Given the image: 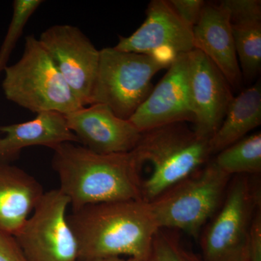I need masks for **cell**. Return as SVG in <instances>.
<instances>
[{
  "instance_id": "cell-1",
  "label": "cell",
  "mask_w": 261,
  "mask_h": 261,
  "mask_svg": "<svg viewBox=\"0 0 261 261\" xmlns=\"http://www.w3.org/2000/svg\"><path fill=\"white\" fill-rule=\"evenodd\" d=\"M80 261L128 255L147 261L159 231L149 202L116 201L84 206L67 216Z\"/></svg>"
},
{
  "instance_id": "cell-2",
  "label": "cell",
  "mask_w": 261,
  "mask_h": 261,
  "mask_svg": "<svg viewBox=\"0 0 261 261\" xmlns=\"http://www.w3.org/2000/svg\"><path fill=\"white\" fill-rule=\"evenodd\" d=\"M53 150L59 190L69 199L73 211L103 202L143 200L142 166L132 151L98 154L72 142Z\"/></svg>"
},
{
  "instance_id": "cell-3",
  "label": "cell",
  "mask_w": 261,
  "mask_h": 261,
  "mask_svg": "<svg viewBox=\"0 0 261 261\" xmlns=\"http://www.w3.org/2000/svg\"><path fill=\"white\" fill-rule=\"evenodd\" d=\"M132 152L141 166H152L150 176L142 181V199L147 202L205 166L212 154L209 140L184 122L142 132Z\"/></svg>"
},
{
  "instance_id": "cell-4",
  "label": "cell",
  "mask_w": 261,
  "mask_h": 261,
  "mask_svg": "<svg viewBox=\"0 0 261 261\" xmlns=\"http://www.w3.org/2000/svg\"><path fill=\"white\" fill-rule=\"evenodd\" d=\"M4 71L5 97L33 113L66 115L84 107L34 35L25 38L20 59Z\"/></svg>"
},
{
  "instance_id": "cell-5",
  "label": "cell",
  "mask_w": 261,
  "mask_h": 261,
  "mask_svg": "<svg viewBox=\"0 0 261 261\" xmlns=\"http://www.w3.org/2000/svg\"><path fill=\"white\" fill-rule=\"evenodd\" d=\"M231 177L212 161L163 192L149 202L159 228L198 238L221 207Z\"/></svg>"
},
{
  "instance_id": "cell-6",
  "label": "cell",
  "mask_w": 261,
  "mask_h": 261,
  "mask_svg": "<svg viewBox=\"0 0 261 261\" xmlns=\"http://www.w3.org/2000/svg\"><path fill=\"white\" fill-rule=\"evenodd\" d=\"M167 67L149 55L103 48L91 105H106L117 116L128 120L152 92V77Z\"/></svg>"
},
{
  "instance_id": "cell-7",
  "label": "cell",
  "mask_w": 261,
  "mask_h": 261,
  "mask_svg": "<svg viewBox=\"0 0 261 261\" xmlns=\"http://www.w3.org/2000/svg\"><path fill=\"white\" fill-rule=\"evenodd\" d=\"M247 175L231 178L224 201L201 237L202 261H249V238L261 206L260 185Z\"/></svg>"
},
{
  "instance_id": "cell-8",
  "label": "cell",
  "mask_w": 261,
  "mask_h": 261,
  "mask_svg": "<svg viewBox=\"0 0 261 261\" xmlns=\"http://www.w3.org/2000/svg\"><path fill=\"white\" fill-rule=\"evenodd\" d=\"M69 205L59 189L44 192L14 236L28 261H80L78 243L67 219Z\"/></svg>"
},
{
  "instance_id": "cell-9",
  "label": "cell",
  "mask_w": 261,
  "mask_h": 261,
  "mask_svg": "<svg viewBox=\"0 0 261 261\" xmlns=\"http://www.w3.org/2000/svg\"><path fill=\"white\" fill-rule=\"evenodd\" d=\"M38 39L82 106H90L99 50L78 27L67 24L49 27Z\"/></svg>"
},
{
  "instance_id": "cell-10",
  "label": "cell",
  "mask_w": 261,
  "mask_h": 261,
  "mask_svg": "<svg viewBox=\"0 0 261 261\" xmlns=\"http://www.w3.org/2000/svg\"><path fill=\"white\" fill-rule=\"evenodd\" d=\"M115 49L149 55L169 65L178 55L194 49L193 33L168 1L153 0L140 28L127 37H120Z\"/></svg>"
},
{
  "instance_id": "cell-11",
  "label": "cell",
  "mask_w": 261,
  "mask_h": 261,
  "mask_svg": "<svg viewBox=\"0 0 261 261\" xmlns=\"http://www.w3.org/2000/svg\"><path fill=\"white\" fill-rule=\"evenodd\" d=\"M187 86L193 129L199 137L210 140L233 99L231 86L211 60L195 49L189 53Z\"/></svg>"
},
{
  "instance_id": "cell-12",
  "label": "cell",
  "mask_w": 261,
  "mask_h": 261,
  "mask_svg": "<svg viewBox=\"0 0 261 261\" xmlns=\"http://www.w3.org/2000/svg\"><path fill=\"white\" fill-rule=\"evenodd\" d=\"M189 53L175 58L166 74L128 119L141 133L170 123H193L187 86Z\"/></svg>"
},
{
  "instance_id": "cell-13",
  "label": "cell",
  "mask_w": 261,
  "mask_h": 261,
  "mask_svg": "<svg viewBox=\"0 0 261 261\" xmlns=\"http://www.w3.org/2000/svg\"><path fill=\"white\" fill-rule=\"evenodd\" d=\"M65 116L80 143L98 154L129 152L142 135L132 122L120 118L106 105H90Z\"/></svg>"
},
{
  "instance_id": "cell-14",
  "label": "cell",
  "mask_w": 261,
  "mask_h": 261,
  "mask_svg": "<svg viewBox=\"0 0 261 261\" xmlns=\"http://www.w3.org/2000/svg\"><path fill=\"white\" fill-rule=\"evenodd\" d=\"M192 33L194 49L202 51L211 60L231 87H240L241 69L227 10L219 4L205 3Z\"/></svg>"
},
{
  "instance_id": "cell-15",
  "label": "cell",
  "mask_w": 261,
  "mask_h": 261,
  "mask_svg": "<svg viewBox=\"0 0 261 261\" xmlns=\"http://www.w3.org/2000/svg\"><path fill=\"white\" fill-rule=\"evenodd\" d=\"M5 136L0 138V163H9L18 159L22 149L31 146H45L54 149L66 142L80 143L70 130L64 114L42 112L23 123L0 126Z\"/></svg>"
},
{
  "instance_id": "cell-16",
  "label": "cell",
  "mask_w": 261,
  "mask_h": 261,
  "mask_svg": "<svg viewBox=\"0 0 261 261\" xmlns=\"http://www.w3.org/2000/svg\"><path fill=\"white\" fill-rule=\"evenodd\" d=\"M44 194L42 185L28 173L0 163V229L15 236Z\"/></svg>"
},
{
  "instance_id": "cell-17",
  "label": "cell",
  "mask_w": 261,
  "mask_h": 261,
  "mask_svg": "<svg viewBox=\"0 0 261 261\" xmlns=\"http://www.w3.org/2000/svg\"><path fill=\"white\" fill-rule=\"evenodd\" d=\"M261 123L260 80L233 97L219 129L209 140L211 154L218 153L246 137Z\"/></svg>"
},
{
  "instance_id": "cell-18",
  "label": "cell",
  "mask_w": 261,
  "mask_h": 261,
  "mask_svg": "<svg viewBox=\"0 0 261 261\" xmlns=\"http://www.w3.org/2000/svg\"><path fill=\"white\" fill-rule=\"evenodd\" d=\"M230 176H258L261 172V133L257 132L219 152L214 160Z\"/></svg>"
},
{
  "instance_id": "cell-19",
  "label": "cell",
  "mask_w": 261,
  "mask_h": 261,
  "mask_svg": "<svg viewBox=\"0 0 261 261\" xmlns=\"http://www.w3.org/2000/svg\"><path fill=\"white\" fill-rule=\"evenodd\" d=\"M231 29L244 77L252 80L261 68V21L231 24Z\"/></svg>"
},
{
  "instance_id": "cell-20",
  "label": "cell",
  "mask_w": 261,
  "mask_h": 261,
  "mask_svg": "<svg viewBox=\"0 0 261 261\" xmlns=\"http://www.w3.org/2000/svg\"><path fill=\"white\" fill-rule=\"evenodd\" d=\"M42 3V0H15L13 2V17L0 48V73L6 68L10 55L21 37L29 18Z\"/></svg>"
},
{
  "instance_id": "cell-21",
  "label": "cell",
  "mask_w": 261,
  "mask_h": 261,
  "mask_svg": "<svg viewBox=\"0 0 261 261\" xmlns=\"http://www.w3.org/2000/svg\"><path fill=\"white\" fill-rule=\"evenodd\" d=\"M147 261H202L183 246L175 230L159 228Z\"/></svg>"
},
{
  "instance_id": "cell-22",
  "label": "cell",
  "mask_w": 261,
  "mask_h": 261,
  "mask_svg": "<svg viewBox=\"0 0 261 261\" xmlns=\"http://www.w3.org/2000/svg\"><path fill=\"white\" fill-rule=\"evenodd\" d=\"M219 4L229 13L231 24L261 21L260 0H224Z\"/></svg>"
},
{
  "instance_id": "cell-23",
  "label": "cell",
  "mask_w": 261,
  "mask_h": 261,
  "mask_svg": "<svg viewBox=\"0 0 261 261\" xmlns=\"http://www.w3.org/2000/svg\"><path fill=\"white\" fill-rule=\"evenodd\" d=\"M168 3L180 18L192 29L198 22L205 5L202 0H171Z\"/></svg>"
},
{
  "instance_id": "cell-24",
  "label": "cell",
  "mask_w": 261,
  "mask_h": 261,
  "mask_svg": "<svg viewBox=\"0 0 261 261\" xmlns=\"http://www.w3.org/2000/svg\"><path fill=\"white\" fill-rule=\"evenodd\" d=\"M0 261H28L15 237L1 229Z\"/></svg>"
},
{
  "instance_id": "cell-25",
  "label": "cell",
  "mask_w": 261,
  "mask_h": 261,
  "mask_svg": "<svg viewBox=\"0 0 261 261\" xmlns=\"http://www.w3.org/2000/svg\"><path fill=\"white\" fill-rule=\"evenodd\" d=\"M249 261H261V206L255 211L250 228Z\"/></svg>"
},
{
  "instance_id": "cell-26",
  "label": "cell",
  "mask_w": 261,
  "mask_h": 261,
  "mask_svg": "<svg viewBox=\"0 0 261 261\" xmlns=\"http://www.w3.org/2000/svg\"><path fill=\"white\" fill-rule=\"evenodd\" d=\"M82 261H137L135 259L128 257V259L121 258V257H105V258L92 259Z\"/></svg>"
}]
</instances>
